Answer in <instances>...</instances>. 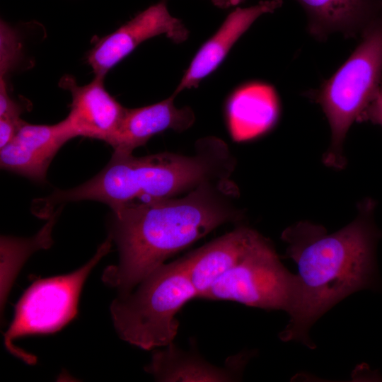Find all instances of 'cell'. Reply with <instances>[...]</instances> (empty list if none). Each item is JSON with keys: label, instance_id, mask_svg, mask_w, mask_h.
<instances>
[{"label": "cell", "instance_id": "d6986e66", "mask_svg": "<svg viewBox=\"0 0 382 382\" xmlns=\"http://www.w3.org/2000/svg\"><path fill=\"white\" fill-rule=\"evenodd\" d=\"M22 109L12 98H11L5 78L0 77V119L21 120Z\"/></svg>", "mask_w": 382, "mask_h": 382}, {"label": "cell", "instance_id": "ac0fdd59", "mask_svg": "<svg viewBox=\"0 0 382 382\" xmlns=\"http://www.w3.org/2000/svg\"><path fill=\"white\" fill-rule=\"evenodd\" d=\"M21 42L18 32L6 21L0 23V77L16 66L21 55Z\"/></svg>", "mask_w": 382, "mask_h": 382}, {"label": "cell", "instance_id": "8992f818", "mask_svg": "<svg viewBox=\"0 0 382 382\" xmlns=\"http://www.w3.org/2000/svg\"><path fill=\"white\" fill-rule=\"evenodd\" d=\"M296 274L281 262L274 249L258 234L241 259L202 296L207 300L232 301L267 310H296Z\"/></svg>", "mask_w": 382, "mask_h": 382}, {"label": "cell", "instance_id": "e0dca14e", "mask_svg": "<svg viewBox=\"0 0 382 382\" xmlns=\"http://www.w3.org/2000/svg\"><path fill=\"white\" fill-rule=\"evenodd\" d=\"M59 209L53 213L43 228L34 237L18 238L1 237V305H4L15 276L26 259L35 250L47 248L52 243V229Z\"/></svg>", "mask_w": 382, "mask_h": 382}, {"label": "cell", "instance_id": "277c9868", "mask_svg": "<svg viewBox=\"0 0 382 382\" xmlns=\"http://www.w3.org/2000/svg\"><path fill=\"white\" fill-rule=\"evenodd\" d=\"M138 285L112 302L115 330L123 340L143 349L166 347L178 333L177 314L197 294L178 260L158 267Z\"/></svg>", "mask_w": 382, "mask_h": 382}, {"label": "cell", "instance_id": "44dd1931", "mask_svg": "<svg viewBox=\"0 0 382 382\" xmlns=\"http://www.w3.org/2000/svg\"><path fill=\"white\" fill-rule=\"evenodd\" d=\"M24 121L0 119V149L14 138Z\"/></svg>", "mask_w": 382, "mask_h": 382}, {"label": "cell", "instance_id": "5bb4252c", "mask_svg": "<svg viewBox=\"0 0 382 382\" xmlns=\"http://www.w3.org/2000/svg\"><path fill=\"white\" fill-rule=\"evenodd\" d=\"M258 234L239 227L178 259L197 298L241 259Z\"/></svg>", "mask_w": 382, "mask_h": 382}, {"label": "cell", "instance_id": "ffe728a7", "mask_svg": "<svg viewBox=\"0 0 382 382\" xmlns=\"http://www.w3.org/2000/svg\"><path fill=\"white\" fill-rule=\"evenodd\" d=\"M368 121L382 127V80L359 122Z\"/></svg>", "mask_w": 382, "mask_h": 382}, {"label": "cell", "instance_id": "3957f363", "mask_svg": "<svg viewBox=\"0 0 382 382\" xmlns=\"http://www.w3.org/2000/svg\"><path fill=\"white\" fill-rule=\"evenodd\" d=\"M193 156L159 153L143 157L113 155L106 166L86 183L62 190L64 202L95 200L113 212L127 205L172 198L199 185L228 180L233 167L221 140L202 139Z\"/></svg>", "mask_w": 382, "mask_h": 382}, {"label": "cell", "instance_id": "ba28073f", "mask_svg": "<svg viewBox=\"0 0 382 382\" xmlns=\"http://www.w3.org/2000/svg\"><path fill=\"white\" fill-rule=\"evenodd\" d=\"M165 35L175 43L185 42L189 31L171 16L164 1L153 4L114 32L100 38L88 52L87 62L95 76L106 74L146 40Z\"/></svg>", "mask_w": 382, "mask_h": 382}, {"label": "cell", "instance_id": "52a82bcc", "mask_svg": "<svg viewBox=\"0 0 382 382\" xmlns=\"http://www.w3.org/2000/svg\"><path fill=\"white\" fill-rule=\"evenodd\" d=\"M112 239L110 233L88 262L75 272L37 280L27 289L16 304L13 319L4 334V344L10 352L28 363L35 361L34 357L16 347L13 340L54 332L76 316L85 280L110 251Z\"/></svg>", "mask_w": 382, "mask_h": 382}, {"label": "cell", "instance_id": "6da1fadb", "mask_svg": "<svg viewBox=\"0 0 382 382\" xmlns=\"http://www.w3.org/2000/svg\"><path fill=\"white\" fill-rule=\"evenodd\" d=\"M228 180L203 183L181 198L127 205L115 214L112 238L120 260L102 279L125 295L165 260L236 219L226 195Z\"/></svg>", "mask_w": 382, "mask_h": 382}, {"label": "cell", "instance_id": "5b68a950", "mask_svg": "<svg viewBox=\"0 0 382 382\" xmlns=\"http://www.w3.org/2000/svg\"><path fill=\"white\" fill-rule=\"evenodd\" d=\"M382 80V11L361 33V40L337 71L316 93L331 129L325 156L330 166L342 168L344 140L359 120Z\"/></svg>", "mask_w": 382, "mask_h": 382}, {"label": "cell", "instance_id": "9a60e30c", "mask_svg": "<svg viewBox=\"0 0 382 382\" xmlns=\"http://www.w3.org/2000/svg\"><path fill=\"white\" fill-rule=\"evenodd\" d=\"M308 17V30L318 40L335 33L354 37L382 11V0H296Z\"/></svg>", "mask_w": 382, "mask_h": 382}, {"label": "cell", "instance_id": "2e32d148", "mask_svg": "<svg viewBox=\"0 0 382 382\" xmlns=\"http://www.w3.org/2000/svg\"><path fill=\"white\" fill-rule=\"evenodd\" d=\"M145 371L158 381H233L235 370L216 366L202 357L178 347L173 342L155 352Z\"/></svg>", "mask_w": 382, "mask_h": 382}, {"label": "cell", "instance_id": "7402d4cb", "mask_svg": "<svg viewBox=\"0 0 382 382\" xmlns=\"http://www.w3.org/2000/svg\"><path fill=\"white\" fill-rule=\"evenodd\" d=\"M213 4L220 8H228L236 6L245 0H211Z\"/></svg>", "mask_w": 382, "mask_h": 382}, {"label": "cell", "instance_id": "8fae6325", "mask_svg": "<svg viewBox=\"0 0 382 382\" xmlns=\"http://www.w3.org/2000/svg\"><path fill=\"white\" fill-rule=\"evenodd\" d=\"M282 4V0H265L232 11L217 31L196 52L173 94L197 88L218 68L233 45L260 16L273 13Z\"/></svg>", "mask_w": 382, "mask_h": 382}, {"label": "cell", "instance_id": "30bf717a", "mask_svg": "<svg viewBox=\"0 0 382 382\" xmlns=\"http://www.w3.org/2000/svg\"><path fill=\"white\" fill-rule=\"evenodd\" d=\"M104 76H95L84 86L78 85L69 76L60 81V86L71 95L70 111L66 117L76 136L106 143L116 132L126 108L104 86Z\"/></svg>", "mask_w": 382, "mask_h": 382}, {"label": "cell", "instance_id": "7c38bea8", "mask_svg": "<svg viewBox=\"0 0 382 382\" xmlns=\"http://www.w3.org/2000/svg\"><path fill=\"white\" fill-rule=\"evenodd\" d=\"M175 95L158 103L137 108H126L115 134L108 141L117 154H132L152 137L167 129L183 132L195 122L190 107L177 108Z\"/></svg>", "mask_w": 382, "mask_h": 382}, {"label": "cell", "instance_id": "9c48e42d", "mask_svg": "<svg viewBox=\"0 0 382 382\" xmlns=\"http://www.w3.org/2000/svg\"><path fill=\"white\" fill-rule=\"evenodd\" d=\"M76 137L66 118L54 125L24 122L12 141L1 149V168L43 182L56 154Z\"/></svg>", "mask_w": 382, "mask_h": 382}, {"label": "cell", "instance_id": "7a4b0ae2", "mask_svg": "<svg viewBox=\"0 0 382 382\" xmlns=\"http://www.w3.org/2000/svg\"><path fill=\"white\" fill-rule=\"evenodd\" d=\"M372 210L366 204L354 221L333 233L304 222L283 233L289 243L286 256L298 267L299 298L282 340H299L311 347L308 330L319 317L348 295L374 287L380 235Z\"/></svg>", "mask_w": 382, "mask_h": 382}, {"label": "cell", "instance_id": "4fadbf2b", "mask_svg": "<svg viewBox=\"0 0 382 382\" xmlns=\"http://www.w3.org/2000/svg\"><path fill=\"white\" fill-rule=\"evenodd\" d=\"M280 104L270 84L254 81L236 88L226 104V119L234 141L255 139L272 129L279 117Z\"/></svg>", "mask_w": 382, "mask_h": 382}]
</instances>
